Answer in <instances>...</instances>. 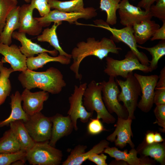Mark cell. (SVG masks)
Returning a JSON list of instances; mask_svg holds the SVG:
<instances>
[{
	"label": "cell",
	"instance_id": "obj_1",
	"mask_svg": "<svg viewBox=\"0 0 165 165\" xmlns=\"http://www.w3.org/2000/svg\"><path fill=\"white\" fill-rule=\"evenodd\" d=\"M122 50L120 47L116 46L112 39L104 37L99 41L94 38L89 37L86 42L77 43L72 49L71 55L73 61L70 69L74 72L75 78L81 81L82 75L79 73V69L81 62L84 58L93 56L102 60L108 57L109 53L118 54Z\"/></svg>",
	"mask_w": 165,
	"mask_h": 165
},
{
	"label": "cell",
	"instance_id": "obj_2",
	"mask_svg": "<svg viewBox=\"0 0 165 165\" xmlns=\"http://www.w3.org/2000/svg\"><path fill=\"white\" fill-rule=\"evenodd\" d=\"M18 79L24 88L30 90L37 88L53 94L60 93L66 86L61 72L53 67L41 72L27 69L21 72Z\"/></svg>",
	"mask_w": 165,
	"mask_h": 165
},
{
	"label": "cell",
	"instance_id": "obj_3",
	"mask_svg": "<svg viewBox=\"0 0 165 165\" xmlns=\"http://www.w3.org/2000/svg\"><path fill=\"white\" fill-rule=\"evenodd\" d=\"M83 105L88 112L97 114V118L107 124L114 123L115 118L107 110L102 98V86L99 82L91 81L87 85L83 97Z\"/></svg>",
	"mask_w": 165,
	"mask_h": 165
},
{
	"label": "cell",
	"instance_id": "obj_4",
	"mask_svg": "<svg viewBox=\"0 0 165 165\" xmlns=\"http://www.w3.org/2000/svg\"><path fill=\"white\" fill-rule=\"evenodd\" d=\"M106 67L104 72L115 78L121 76L126 79L128 74L135 70L148 73L152 71L148 66L141 63L136 55L131 50L127 52L124 59L117 60L112 57H106Z\"/></svg>",
	"mask_w": 165,
	"mask_h": 165
},
{
	"label": "cell",
	"instance_id": "obj_5",
	"mask_svg": "<svg viewBox=\"0 0 165 165\" xmlns=\"http://www.w3.org/2000/svg\"><path fill=\"white\" fill-rule=\"evenodd\" d=\"M49 141L36 142L26 152V159L32 165H59L63 156L61 150L51 145Z\"/></svg>",
	"mask_w": 165,
	"mask_h": 165
},
{
	"label": "cell",
	"instance_id": "obj_6",
	"mask_svg": "<svg viewBox=\"0 0 165 165\" xmlns=\"http://www.w3.org/2000/svg\"><path fill=\"white\" fill-rule=\"evenodd\" d=\"M116 81L121 89L118 95V101L123 102L128 113V118L133 120L135 118L134 112L141 94L140 84L133 72L128 74L125 80L116 79Z\"/></svg>",
	"mask_w": 165,
	"mask_h": 165
},
{
	"label": "cell",
	"instance_id": "obj_7",
	"mask_svg": "<svg viewBox=\"0 0 165 165\" xmlns=\"http://www.w3.org/2000/svg\"><path fill=\"white\" fill-rule=\"evenodd\" d=\"M95 25H88L102 28L110 31L114 39L117 42H122L130 48L142 64L148 66L150 61L147 56L138 49V44L134 35L132 26H126L121 29L112 28L106 22L102 20H97L94 21Z\"/></svg>",
	"mask_w": 165,
	"mask_h": 165
},
{
	"label": "cell",
	"instance_id": "obj_8",
	"mask_svg": "<svg viewBox=\"0 0 165 165\" xmlns=\"http://www.w3.org/2000/svg\"><path fill=\"white\" fill-rule=\"evenodd\" d=\"M99 83L102 86V99L108 112L111 114L115 113L118 117L127 119V111L118 100L120 91L115 78L109 76L108 81L104 80Z\"/></svg>",
	"mask_w": 165,
	"mask_h": 165
},
{
	"label": "cell",
	"instance_id": "obj_9",
	"mask_svg": "<svg viewBox=\"0 0 165 165\" xmlns=\"http://www.w3.org/2000/svg\"><path fill=\"white\" fill-rule=\"evenodd\" d=\"M87 83L84 82L79 86H74L73 92L68 98L70 107L67 112L71 119L74 129L78 130L77 121L80 119L82 123H86L92 117L93 113L88 111L83 105V94L87 87Z\"/></svg>",
	"mask_w": 165,
	"mask_h": 165
},
{
	"label": "cell",
	"instance_id": "obj_10",
	"mask_svg": "<svg viewBox=\"0 0 165 165\" xmlns=\"http://www.w3.org/2000/svg\"><path fill=\"white\" fill-rule=\"evenodd\" d=\"M24 125L30 135L35 142L49 141L51 137L52 123L50 117L41 112L28 116Z\"/></svg>",
	"mask_w": 165,
	"mask_h": 165
},
{
	"label": "cell",
	"instance_id": "obj_11",
	"mask_svg": "<svg viewBox=\"0 0 165 165\" xmlns=\"http://www.w3.org/2000/svg\"><path fill=\"white\" fill-rule=\"evenodd\" d=\"M97 14L96 9L92 7L86 8L84 11L77 12H65L55 9L43 17L35 18L44 27L49 26L52 22L65 21L70 24L75 23L79 19H91Z\"/></svg>",
	"mask_w": 165,
	"mask_h": 165
},
{
	"label": "cell",
	"instance_id": "obj_12",
	"mask_svg": "<svg viewBox=\"0 0 165 165\" xmlns=\"http://www.w3.org/2000/svg\"><path fill=\"white\" fill-rule=\"evenodd\" d=\"M134 75L140 84L142 93L137 107L142 112H148L154 104L155 90L159 76L156 75H143L136 73Z\"/></svg>",
	"mask_w": 165,
	"mask_h": 165
},
{
	"label": "cell",
	"instance_id": "obj_13",
	"mask_svg": "<svg viewBox=\"0 0 165 165\" xmlns=\"http://www.w3.org/2000/svg\"><path fill=\"white\" fill-rule=\"evenodd\" d=\"M118 11L120 23L125 26H133L152 17L149 11L143 10L141 8L130 4L128 0H121Z\"/></svg>",
	"mask_w": 165,
	"mask_h": 165
},
{
	"label": "cell",
	"instance_id": "obj_14",
	"mask_svg": "<svg viewBox=\"0 0 165 165\" xmlns=\"http://www.w3.org/2000/svg\"><path fill=\"white\" fill-rule=\"evenodd\" d=\"M109 142L102 140L87 152L86 145H79L72 149L66 159L62 163V165H81L92 155L103 152L105 149L109 146Z\"/></svg>",
	"mask_w": 165,
	"mask_h": 165
},
{
	"label": "cell",
	"instance_id": "obj_15",
	"mask_svg": "<svg viewBox=\"0 0 165 165\" xmlns=\"http://www.w3.org/2000/svg\"><path fill=\"white\" fill-rule=\"evenodd\" d=\"M132 120L129 118L125 119L118 117L115 130L107 137V140L114 142L116 146L121 148L125 147L127 144L134 148L135 146L131 140L133 136L131 127Z\"/></svg>",
	"mask_w": 165,
	"mask_h": 165
},
{
	"label": "cell",
	"instance_id": "obj_16",
	"mask_svg": "<svg viewBox=\"0 0 165 165\" xmlns=\"http://www.w3.org/2000/svg\"><path fill=\"white\" fill-rule=\"evenodd\" d=\"M0 53L3 57L1 61L9 63L14 71L23 72L26 70L27 57L15 44L8 45L0 43Z\"/></svg>",
	"mask_w": 165,
	"mask_h": 165
},
{
	"label": "cell",
	"instance_id": "obj_17",
	"mask_svg": "<svg viewBox=\"0 0 165 165\" xmlns=\"http://www.w3.org/2000/svg\"><path fill=\"white\" fill-rule=\"evenodd\" d=\"M49 96V93L44 91L32 92L25 88L21 94L23 108L28 116L41 112L45 101Z\"/></svg>",
	"mask_w": 165,
	"mask_h": 165
},
{
	"label": "cell",
	"instance_id": "obj_18",
	"mask_svg": "<svg viewBox=\"0 0 165 165\" xmlns=\"http://www.w3.org/2000/svg\"><path fill=\"white\" fill-rule=\"evenodd\" d=\"M33 10L30 4L20 6L19 13L20 27L18 31L32 36L38 35L43 26L33 16Z\"/></svg>",
	"mask_w": 165,
	"mask_h": 165
},
{
	"label": "cell",
	"instance_id": "obj_19",
	"mask_svg": "<svg viewBox=\"0 0 165 165\" xmlns=\"http://www.w3.org/2000/svg\"><path fill=\"white\" fill-rule=\"evenodd\" d=\"M50 117L52 126L51 137L49 143L51 145L55 147L59 140L70 134L74 129L68 115L64 116L57 113Z\"/></svg>",
	"mask_w": 165,
	"mask_h": 165
},
{
	"label": "cell",
	"instance_id": "obj_20",
	"mask_svg": "<svg viewBox=\"0 0 165 165\" xmlns=\"http://www.w3.org/2000/svg\"><path fill=\"white\" fill-rule=\"evenodd\" d=\"M12 38L19 41L21 46L19 49L21 52L27 58L34 57L35 54H38L46 52L52 55L56 56L58 51L55 49L49 50L42 47L40 45L33 42L26 36V34L19 31H14L12 35Z\"/></svg>",
	"mask_w": 165,
	"mask_h": 165
},
{
	"label": "cell",
	"instance_id": "obj_21",
	"mask_svg": "<svg viewBox=\"0 0 165 165\" xmlns=\"http://www.w3.org/2000/svg\"><path fill=\"white\" fill-rule=\"evenodd\" d=\"M103 152L108 154L116 160H122L130 165H151L152 163V162L147 158H138V152L134 148L128 153L127 150L121 151L116 147H110L108 146L105 149Z\"/></svg>",
	"mask_w": 165,
	"mask_h": 165
},
{
	"label": "cell",
	"instance_id": "obj_22",
	"mask_svg": "<svg viewBox=\"0 0 165 165\" xmlns=\"http://www.w3.org/2000/svg\"><path fill=\"white\" fill-rule=\"evenodd\" d=\"M10 129L18 142L20 150L27 152L34 145L35 142L29 134L22 120H17L11 122Z\"/></svg>",
	"mask_w": 165,
	"mask_h": 165
},
{
	"label": "cell",
	"instance_id": "obj_23",
	"mask_svg": "<svg viewBox=\"0 0 165 165\" xmlns=\"http://www.w3.org/2000/svg\"><path fill=\"white\" fill-rule=\"evenodd\" d=\"M132 27L137 43L141 45L150 39L160 26L154 20L147 19L135 24Z\"/></svg>",
	"mask_w": 165,
	"mask_h": 165
},
{
	"label": "cell",
	"instance_id": "obj_24",
	"mask_svg": "<svg viewBox=\"0 0 165 165\" xmlns=\"http://www.w3.org/2000/svg\"><path fill=\"white\" fill-rule=\"evenodd\" d=\"M20 6H17L8 16L5 25L0 34V43L10 45L12 35L15 30L20 27L19 13Z\"/></svg>",
	"mask_w": 165,
	"mask_h": 165
},
{
	"label": "cell",
	"instance_id": "obj_25",
	"mask_svg": "<svg viewBox=\"0 0 165 165\" xmlns=\"http://www.w3.org/2000/svg\"><path fill=\"white\" fill-rule=\"evenodd\" d=\"M50 62H58L63 64L68 65L70 63L71 59L60 55L52 57L49 55L48 53L44 52L38 54L36 57L27 58L26 60L27 68L31 70L42 68Z\"/></svg>",
	"mask_w": 165,
	"mask_h": 165
},
{
	"label": "cell",
	"instance_id": "obj_26",
	"mask_svg": "<svg viewBox=\"0 0 165 165\" xmlns=\"http://www.w3.org/2000/svg\"><path fill=\"white\" fill-rule=\"evenodd\" d=\"M10 98L11 113L7 119L0 122V127L7 126L11 122L17 120H22L25 122L28 119V116L22 107L21 95L19 91H16L14 94H12Z\"/></svg>",
	"mask_w": 165,
	"mask_h": 165
},
{
	"label": "cell",
	"instance_id": "obj_27",
	"mask_svg": "<svg viewBox=\"0 0 165 165\" xmlns=\"http://www.w3.org/2000/svg\"><path fill=\"white\" fill-rule=\"evenodd\" d=\"M54 23L50 28H47L44 29L42 34L38 36L37 39L39 42H48L59 52L60 55H64L71 59V54L66 53L61 46L57 37L56 29L57 27L62 23V22Z\"/></svg>",
	"mask_w": 165,
	"mask_h": 165
},
{
	"label": "cell",
	"instance_id": "obj_28",
	"mask_svg": "<svg viewBox=\"0 0 165 165\" xmlns=\"http://www.w3.org/2000/svg\"><path fill=\"white\" fill-rule=\"evenodd\" d=\"M51 9L65 12H77L85 10L83 0H71L61 1L58 0H49Z\"/></svg>",
	"mask_w": 165,
	"mask_h": 165
},
{
	"label": "cell",
	"instance_id": "obj_29",
	"mask_svg": "<svg viewBox=\"0 0 165 165\" xmlns=\"http://www.w3.org/2000/svg\"><path fill=\"white\" fill-rule=\"evenodd\" d=\"M3 64L0 61V106L9 95L11 86L9 78L10 74L14 72L11 67L8 68L4 67Z\"/></svg>",
	"mask_w": 165,
	"mask_h": 165
},
{
	"label": "cell",
	"instance_id": "obj_30",
	"mask_svg": "<svg viewBox=\"0 0 165 165\" xmlns=\"http://www.w3.org/2000/svg\"><path fill=\"white\" fill-rule=\"evenodd\" d=\"M142 154L145 156H149L161 165L165 163L164 143L154 142L151 144L145 145L142 149Z\"/></svg>",
	"mask_w": 165,
	"mask_h": 165
},
{
	"label": "cell",
	"instance_id": "obj_31",
	"mask_svg": "<svg viewBox=\"0 0 165 165\" xmlns=\"http://www.w3.org/2000/svg\"><path fill=\"white\" fill-rule=\"evenodd\" d=\"M20 150V145L10 129L0 138V153H13Z\"/></svg>",
	"mask_w": 165,
	"mask_h": 165
},
{
	"label": "cell",
	"instance_id": "obj_32",
	"mask_svg": "<svg viewBox=\"0 0 165 165\" xmlns=\"http://www.w3.org/2000/svg\"><path fill=\"white\" fill-rule=\"evenodd\" d=\"M100 8L107 14L106 23L108 24H116L117 17L116 11L119 8L121 0H100Z\"/></svg>",
	"mask_w": 165,
	"mask_h": 165
},
{
	"label": "cell",
	"instance_id": "obj_33",
	"mask_svg": "<svg viewBox=\"0 0 165 165\" xmlns=\"http://www.w3.org/2000/svg\"><path fill=\"white\" fill-rule=\"evenodd\" d=\"M138 47L148 51L152 56L148 66L152 72L157 68L159 60L165 55V40L160 41L155 46L150 47L142 46L138 45Z\"/></svg>",
	"mask_w": 165,
	"mask_h": 165
},
{
	"label": "cell",
	"instance_id": "obj_34",
	"mask_svg": "<svg viewBox=\"0 0 165 165\" xmlns=\"http://www.w3.org/2000/svg\"><path fill=\"white\" fill-rule=\"evenodd\" d=\"M17 4V1L0 0V34L5 25L8 16Z\"/></svg>",
	"mask_w": 165,
	"mask_h": 165
},
{
	"label": "cell",
	"instance_id": "obj_35",
	"mask_svg": "<svg viewBox=\"0 0 165 165\" xmlns=\"http://www.w3.org/2000/svg\"><path fill=\"white\" fill-rule=\"evenodd\" d=\"M26 152L21 150L13 153H0V165H9L17 160H26Z\"/></svg>",
	"mask_w": 165,
	"mask_h": 165
},
{
	"label": "cell",
	"instance_id": "obj_36",
	"mask_svg": "<svg viewBox=\"0 0 165 165\" xmlns=\"http://www.w3.org/2000/svg\"><path fill=\"white\" fill-rule=\"evenodd\" d=\"M49 0H31L30 8L33 10L36 9L41 17L47 15L50 11Z\"/></svg>",
	"mask_w": 165,
	"mask_h": 165
},
{
	"label": "cell",
	"instance_id": "obj_37",
	"mask_svg": "<svg viewBox=\"0 0 165 165\" xmlns=\"http://www.w3.org/2000/svg\"><path fill=\"white\" fill-rule=\"evenodd\" d=\"M149 11L152 17L162 21L165 20V0H158L150 6Z\"/></svg>",
	"mask_w": 165,
	"mask_h": 165
},
{
	"label": "cell",
	"instance_id": "obj_38",
	"mask_svg": "<svg viewBox=\"0 0 165 165\" xmlns=\"http://www.w3.org/2000/svg\"><path fill=\"white\" fill-rule=\"evenodd\" d=\"M156 118L154 123L157 124L162 128V131H165V104L156 105L154 110Z\"/></svg>",
	"mask_w": 165,
	"mask_h": 165
},
{
	"label": "cell",
	"instance_id": "obj_39",
	"mask_svg": "<svg viewBox=\"0 0 165 165\" xmlns=\"http://www.w3.org/2000/svg\"><path fill=\"white\" fill-rule=\"evenodd\" d=\"M90 121L87 127L88 133L92 135L98 134L105 130L100 119L90 118Z\"/></svg>",
	"mask_w": 165,
	"mask_h": 165
},
{
	"label": "cell",
	"instance_id": "obj_40",
	"mask_svg": "<svg viewBox=\"0 0 165 165\" xmlns=\"http://www.w3.org/2000/svg\"><path fill=\"white\" fill-rule=\"evenodd\" d=\"M107 156L104 153H95L92 155L88 158V160L94 162L97 165H107L106 160Z\"/></svg>",
	"mask_w": 165,
	"mask_h": 165
},
{
	"label": "cell",
	"instance_id": "obj_41",
	"mask_svg": "<svg viewBox=\"0 0 165 165\" xmlns=\"http://www.w3.org/2000/svg\"><path fill=\"white\" fill-rule=\"evenodd\" d=\"M153 103L156 105L165 104V89L155 90Z\"/></svg>",
	"mask_w": 165,
	"mask_h": 165
},
{
	"label": "cell",
	"instance_id": "obj_42",
	"mask_svg": "<svg viewBox=\"0 0 165 165\" xmlns=\"http://www.w3.org/2000/svg\"><path fill=\"white\" fill-rule=\"evenodd\" d=\"M163 24L155 31L150 40L153 41L156 40H165V20H162Z\"/></svg>",
	"mask_w": 165,
	"mask_h": 165
},
{
	"label": "cell",
	"instance_id": "obj_43",
	"mask_svg": "<svg viewBox=\"0 0 165 165\" xmlns=\"http://www.w3.org/2000/svg\"><path fill=\"white\" fill-rule=\"evenodd\" d=\"M158 0H141L138 3L137 6L143 8L145 10L148 11L150 6Z\"/></svg>",
	"mask_w": 165,
	"mask_h": 165
},
{
	"label": "cell",
	"instance_id": "obj_44",
	"mask_svg": "<svg viewBox=\"0 0 165 165\" xmlns=\"http://www.w3.org/2000/svg\"><path fill=\"white\" fill-rule=\"evenodd\" d=\"M154 135V134L152 132H149L146 134L145 138L146 144H151L155 142Z\"/></svg>",
	"mask_w": 165,
	"mask_h": 165
},
{
	"label": "cell",
	"instance_id": "obj_45",
	"mask_svg": "<svg viewBox=\"0 0 165 165\" xmlns=\"http://www.w3.org/2000/svg\"><path fill=\"white\" fill-rule=\"evenodd\" d=\"M154 142L156 143H160L163 141L160 134L159 133L156 132L154 135Z\"/></svg>",
	"mask_w": 165,
	"mask_h": 165
},
{
	"label": "cell",
	"instance_id": "obj_46",
	"mask_svg": "<svg viewBox=\"0 0 165 165\" xmlns=\"http://www.w3.org/2000/svg\"><path fill=\"white\" fill-rule=\"evenodd\" d=\"M26 161L27 160L26 159L19 160L13 163L11 165H24L25 164Z\"/></svg>",
	"mask_w": 165,
	"mask_h": 165
},
{
	"label": "cell",
	"instance_id": "obj_47",
	"mask_svg": "<svg viewBox=\"0 0 165 165\" xmlns=\"http://www.w3.org/2000/svg\"><path fill=\"white\" fill-rule=\"evenodd\" d=\"M14 0L16 1H17V0ZM24 0L25 2H26L27 3H29L31 1V0Z\"/></svg>",
	"mask_w": 165,
	"mask_h": 165
},
{
	"label": "cell",
	"instance_id": "obj_48",
	"mask_svg": "<svg viewBox=\"0 0 165 165\" xmlns=\"http://www.w3.org/2000/svg\"><path fill=\"white\" fill-rule=\"evenodd\" d=\"M128 1H129V0H132V1H135V0H128Z\"/></svg>",
	"mask_w": 165,
	"mask_h": 165
},
{
	"label": "cell",
	"instance_id": "obj_49",
	"mask_svg": "<svg viewBox=\"0 0 165 165\" xmlns=\"http://www.w3.org/2000/svg\"><path fill=\"white\" fill-rule=\"evenodd\" d=\"M0 122H1L0 121Z\"/></svg>",
	"mask_w": 165,
	"mask_h": 165
}]
</instances>
